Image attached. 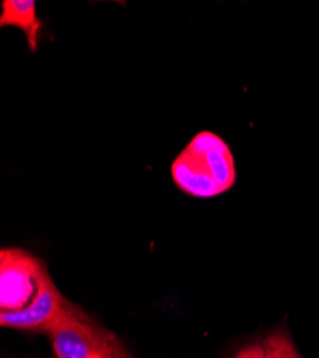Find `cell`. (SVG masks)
<instances>
[{"mask_svg": "<svg viewBox=\"0 0 319 358\" xmlns=\"http://www.w3.org/2000/svg\"><path fill=\"white\" fill-rule=\"evenodd\" d=\"M0 324L22 331L49 333L71 307L52 281L46 264L23 250L0 254Z\"/></svg>", "mask_w": 319, "mask_h": 358, "instance_id": "cell-1", "label": "cell"}, {"mask_svg": "<svg viewBox=\"0 0 319 358\" xmlns=\"http://www.w3.org/2000/svg\"><path fill=\"white\" fill-rule=\"evenodd\" d=\"M177 187L195 198H214L237 182L235 159L228 143L211 131L196 134L172 162Z\"/></svg>", "mask_w": 319, "mask_h": 358, "instance_id": "cell-2", "label": "cell"}, {"mask_svg": "<svg viewBox=\"0 0 319 358\" xmlns=\"http://www.w3.org/2000/svg\"><path fill=\"white\" fill-rule=\"evenodd\" d=\"M47 336L57 358H132L118 337L75 304Z\"/></svg>", "mask_w": 319, "mask_h": 358, "instance_id": "cell-3", "label": "cell"}, {"mask_svg": "<svg viewBox=\"0 0 319 358\" xmlns=\"http://www.w3.org/2000/svg\"><path fill=\"white\" fill-rule=\"evenodd\" d=\"M0 26L20 29L26 35L29 50H38L42 20L38 17L35 0H3Z\"/></svg>", "mask_w": 319, "mask_h": 358, "instance_id": "cell-4", "label": "cell"}, {"mask_svg": "<svg viewBox=\"0 0 319 358\" xmlns=\"http://www.w3.org/2000/svg\"><path fill=\"white\" fill-rule=\"evenodd\" d=\"M267 358H302L285 330H278L269 334L262 343Z\"/></svg>", "mask_w": 319, "mask_h": 358, "instance_id": "cell-5", "label": "cell"}, {"mask_svg": "<svg viewBox=\"0 0 319 358\" xmlns=\"http://www.w3.org/2000/svg\"><path fill=\"white\" fill-rule=\"evenodd\" d=\"M235 358H267L265 357V348L264 344H251L244 347L237 355Z\"/></svg>", "mask_w": 319, "mask_h": 358, "instance_id": "cell-6", "label": "cell"}]
</instances>
